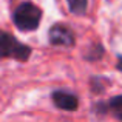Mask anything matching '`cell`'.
Here are the masks:
<instances>
[{
	"mask_svg": "<svg viewBox=\"0 0 122 122\" xmlns=\"http://www.w3.org/2000/svg\"><path fill=\"white\" fill-rule=\"evenodd\" d=\"M42 11L37 8L34 3L25 2L14 11V20L15 26L22 31H34L40 23Z\"/></svg>",
	"mask_w": 122,
	"mask_h": 122,
	"instance_id": "6da1fadb",
	"label": "cell"
},
{
	"mask_svg": "<svg viewBox=\"0 0 122 122\" xmlns=\"http://www.w3.org/2000/svg\"><path fill=\"white\" fill-rule=\"evenodd\" d=\"M31 48L19 42L6 31H0V57H14L17 60H26Z\"/></svg>",
	"mask_w": 122,
	"mask_h": 122,
	"instance_id": "7a4b0ae2",
	"label": "cell"
},
{
	"mask_svg": "<svg viewBox=\"0 0 122 122\" xmlns=\"http://www.w3.org/2000/svg\"><path fill=\"white\" fill-rule=\"evenodd\" d=\"M50 42L53 45H59V46H71L74 45V33L70 30L66 25L57 23L50 30Z\"/></svg>",
	"mask_w": 122,
	"mask_h": 122,
	"instance_id": "3957f363",
	"label": "cell"
},
{
	"mask_svg": "<svg viewBox=\"0 0 122 122\" xmlns=\"http://www.w3.org/2000/svg\"><path fill=\"white\" fill-rule=\"evenodd\" d=\"M53 101L54 104L57 105L59 108L66 111H74L76 108L79 107V101L73 93L70 91H63V90H59V91L53 93Z\"/></svg>",
	"mask_w": 122,
	"mask_h": 122,
	"instance_id": "277c9868",
	"label": "cell"
},
{
	"mask_svg": "<svg viewBox=\"0 0 122 122\" xmlns=\"http://www.w3.org/2000/svg\"><path fill=\"white\" fill-rule=\"evenodd\" d=\"M105 110L110 111L116 119L122 121V96H116V97H111L108 101V104L104 105Z\"/></svg>",
	"mask_w": 122,
	"mask_h": 122,
	"instance_id": "5b68a950",
	"label": "cell"
},
{
	"mask_svg": "<svg viewBox=\"0 0 122 122\" xmlns=\"http://www.w3.org/2000/svg\"><path fill=\"white\" fill-rule=\"evenodd\" d=\"M66 2H68V8L73 14H77V15L85 14L88 0H66Z\"/></svg>",
	"mask_w": 122,
	"mask_h": 122,
	"instance_id": "8992f818",
	"label": "cell"
},
{
	"mask_svg": "<svg viewBox=\"0 0 122 122\" xmlns=\"http://www.w3.org/2000/svg\"><path fill=\"white\" fill-rule=\"evenodd\" d=\"M90 51H91V54H88V56H86L90 60H96V59H99V57L104 54V50H102L101 45H96V50H94V46H93Z\"/></svg>",
	"mask_w": 122,
	"mask_h": 122,
	"instance_id": "52a82bcc",
	"label": "cell"
},
{
	"mask_svg": "<svg viewBox=\"0 0 122 122\" xmlns=\"http://www.w3.org/2000/svg\"><path fill=\"white\" fill-rule=\"evenodd\" d=\"M117 68L122 71V57H119V62H117Z\"/></svg>",
	"mask_w": 122,
	"mask_h": 122,
	"instance_id": "ba28073f",
	"label": "cell"
}]
</instances>
